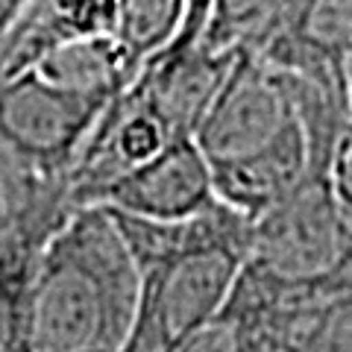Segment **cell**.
I'll list each match as a JSON object with an SVG mask.
<instances>
[{
  "label": "cell",
  "mask_w": 352,
  "mask_h": 352,
  "mask_svg": "<svg viewBox=\"0 0 352 352\" xmlns=\"http://www.w3.org/2000/svg\"><path fill=\"white\" fill-rule=\"evenodd\" d=\"M138 285L115 214L100 203L71 206L38 252L24 352H124Z\"/></svg>",
  "instance_id": "cell-1"
},
{
  "label": "cell",
  "mask_w": 352,
  "mask_h": 352,
  "mask_svg": "<svg viewBox=\"0 0 352 352\" xmlns=\"http://www.w3.org/2000/svg\"><path fill=\"white\" fill-rule=\"evenodd\" d=\"M109 212L141 273L135 320L124 352H176L229 300L247 258L252 217L220 200L179 220Z\"/></svg>",
  "instance_id": "cell-2"
},
{
  "label": "cell",
  "mask_w": 352,
  "mask_h": 352,
  "mask_svg": "<svg viewBox=\"0 0 352 352\" xmlns=\"http://www.w3.org/2000/svg\"><path fill=\"white\" fill-rule=\"evenodd\" d=\"M235 288L270 311L317 308L352 294V223L326 173L252 217Z\"/></svg>",
  "instance_id": "cell-3"
},
{
  "label": "cell",
  "mask_w": 352,
  "mask_h": 352,
  "mask_svg": "<svg viewBox=\"0 0 352 352\" xmlns=\"http://www.w3.org/2000/svg\"><path fill=\"white\" fill-rule=\"evenodd\" d=\"M106 106V97L56 85L32 68L3 76L0 150L41 179L68 182L71 164Z\"/></svg>",
  "instance_id": "cell-4"
},
{
  "label": "cell",
  "mask_w": 352,
  "mask_h": 352,
  "mask_svg": "<svg viewBox=\"0 0 352 352\" xmlns=\"http://www.w3.org/2000/svg\"><path fill=\"white\" fill-rule=\"evenodd\" d=\"M294 120L296 103L285 71L256 50H241L206 109L194 141L208 162H220L267 144Z\"/></svg>",
  "instance_id": "cell-5"
},
{
  "label": "cell",
  "mask_w": 352,
  "mask_h": 352,
  "mask_svg": "<svg viewBox=\"0 0 352 352\" xmlns=\"http://www.w3.org/2000/svg\"><path fill=\"white\" fill-rule=\"evenodd\" d=\"M214 200L212 162L194 138H176L153 159L112 179L91 203L147 220H179Z\"/></svg>",
  "instance_id": "cell-6"
},
{
  "label": "cell",
  "mask_w": 352,
  "mask_h": 352,
  "mask_svg": "<svg viewBox=\"0 0 352 352\" xmlns=\"http://www.w3.org/2000/svg\"><path fill=\"white\" fill-rule=\"evenodd\" d=\"M256 53L276 68L349 91L352 0H285Z\"/></svg>",
  "instance_id": "cell-7"
},
{
  "label": "cell",
  "mask_w": 352,
  "mask_h": 352,
  "mask_svg": "<svg viewBox=\"0 0 352 352\" xmlns=\"http://www.w3.org/2000/svg\"><path fill=\"white\" fill-rule=\"evenodd\" d=\"M68 182H47L0 229V352H24L38 252L71 212Z\"/></svg>",
  "instance_id": "cell-8"
},
{
  "label": "cell",
  "mask_w": 352,
  "mask_h": 352,
  "mask_svg": "<svg viewBox=\"0 0 352 352\" xmlns=\"http://www.w3.org/2000/svg\"><path fill=\"white\" fill-rule=\"evenodd\" d=\"M314 173L326 170L300 118L267 144L232 159L212 162L214 197L247 217H258L261 212H267L270 206L285 200Z\"/></svg>",
  "instance_id": "cell-9"
},
{
  "label": "cell",
  "mask_w": 352,
  "mask_h": 352,
  "mask_svg": "<svg viewBox=\"0 0 352 352\" xmlns=\"http://www.w3.org/2000/svg\"><path fill=\"white\" fill-rule=\"evenodd\" d=\"M241 50H214L200 41H170L156 56H150L135 82L168 120L176 138H194L197 126L220 91L226 74L232 71Z\"/></svg>",
  "instance_id": "cell-10"
},
{
  "label": "cell",
  "mask_w": 352,
  "mask_h": 352,
  "mask_svg": "<svg viewBox=\"0 0 352 352\" xmlns=\"http://www.w3.org/2000/svg\"><path fill=\"white\" fill-rule=\"evenodd\" d=\"M120 0H30L0 41V80L30 71L53 47L88 36H115Z\"/></svg>",
  "instance_id": "cell-11"
},
{
  "label": "cell",
  "mask_w": 352,
  "mask_h": 352,
  "mask_svg": "<svg viewBox=\"0 0 352 352\" xmlns=\"http://www.w3.org/2000/svg\"><path fill=\"white\" fill-rule=\"evenodd\" d=\"M32 71L56 85L112 100L135 80L138 65L115 36H88L53 47L47 56L32 65Z\"/></svg>",
  "instance_id": "cell-12"
},
{
  "label": "cell",
  "mask_w": 352,
  "mask_h": 352,
  "mask_svg": "<svg viewBox=\"0 0 352 352\" xmlns=\"http://www.w3.org/2000/svg\"><path fill=\"white\" fill-rule=\"evenodd\" d=\"M285 314L291 311H267L232 288L223 308L194 329L176 352H252Z\"/></svg>",
  "instance_id": "cell-13"
},
{
  "label": "cell",
  "mask_w": 352,
  "mask_h": 352,
  "mask_svg": "<svg viewBox=\"0 0 352 352\" xmlns=\"http://www.w3.org/2000/svg\"><path fill=\"white\" fill-rule=\"evenodd\" d=\"M188 0H120L115 38L124 44L132 62L144 65L176 38L182 30Z\"/></svg>",
  "instance_id": "cell-14"
},
{
  "label": "cell",
  "mask_w": 352,
  "mask_h": 352,
  "mask_svg": "<svg viewBox=\"0 0 352 352\" xmlns=\"http://www.w3.org/2000/svg\"><path fill=\"white\" fill-rule=\"evenodd\" d=\"M282 6L285 0H214L203 44L214 50H256Z\"/></svg>",
  "instance_id": "cell-15"
},
{
  "label": "cell",
  "mask_w": 352,
  "mask_h": 352,
  "mask_svg": "<svg viewBox=\"0 0 352 352\" xmlns=\"http://www.w3.org/2000/svg\"><path fill=\"white\" fill-rule=\"evenodd\" d=\"M326 305L317 308H300L282 317L267 335L261 338V344L252 352H317V335H320Z\"/></svg>",
  "instance_id": "cell-16"
},
{
  "label": "cell",
  "mask_w": 352,
  "mask_h": 352,
  "mask_svg": "<svg viewBox=\"0 0 352 352\" xmlns=\"http://www.w3.org/2000/svg\"><path fill=\"white\" fill-rule=\"evenodd\" d=\"M47 182H65V179H41V176L24 170L18 162H12L0 150V229H3L9 220L15 217L18 208Z\"/></svg>",
  "instance_id": "cell-17"
},
{
  "label": "cell",
  "mask_w": 352,
  "mask_h": 352,
  "mask_svg": "<svg viewBox=\"0 0 352 352\" xmlns=\"http://www.w3.org/2000/svg\"><path fill=\"white\" fill-rule=\"evenodd\" d=\"M326 179H329V185H332L335 200L340 203L344 214L352 223V115L346 118V124H344V129H340L332 153H329Z\"/></svg>",
  "instance_id": "cell-18"
},
{
  "label": "cell",
  "mask_w": 352,
  "mask_h": 352,
  "mask_svg": "<svg viewBox=\"0 0 352 352\" xmlns=\"http://www.w3.org/2000/svg\"><path fill=\"white\" fill-rule=\"evenodd\" d=\"M317 352H352V294L326 305Z\"/></svg>",
  "instance_id": "cell-19"
},
{
  "label": "cell",
  "mask_w": 352,
  "mask_h": 352,
  "mask_svg": "<svg viewBox=\"0 0 352 352\" xmlns=\"http://www.w3.org/2000/svg\"><path fill=\"white\" fill-rule=\"evenodd\" d=\"M30 6V0H0V41L9 32V27L15 24V18Z\"/></svg>",
  "instance_id": "cell-20"
},
{
  "label": "cell",
  "mask_w": 352,
  "mask_h": 352,
  "mask_svg": "<svg viewBox=\"0 0 352 352\" xmlns=\"http://www.w3.org/2000/svg\"><path fill=\"white\" fill-rule=\"evenodd\" d=\"M346 76H349V94H352V56H349V68H346Z\"/></svg>",
  "instance_id": "cell-21"
}]
</instances>
